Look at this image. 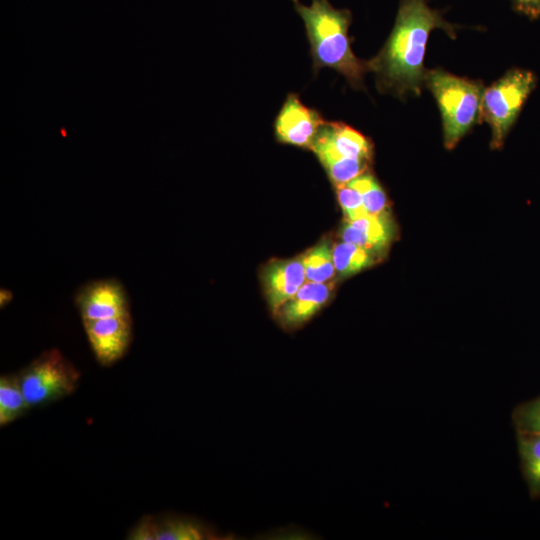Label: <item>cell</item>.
<instances>
[{
    "mask_svg": "<svg viewBox=\"0 0 540 540\" xmlns=\"http://www.w3.org/2000/svg\"><path fill=\"white\" fill-rule=\"evenodd\" d=\"M461 27L447 21L426 0H399L393 29L379 53L367 61L380 92L404 99L425 85L424 57L429 35L442 29L455 39Z\"/></svg>",
    "mask_w": 540,
    "mask_h": 540,
    "instance_id": "1",
    "label": "cell"
},
{
    "mask_svg": "<svg viewBox=\"0 0 540 540\" xmlns=\"http://www.w3.org/2000/svg\"><path fill=\"white\" fill-rule=\"evenodd\" d=\"M291 1L305 25L314 71L324 67L333 69L353 88L364 89L368 64L358 59L351 48L350 10L335 8L329 0H310L309 5Z\"/></svg>",
    "mask_w": 540,
    "mask_h": 540,
    "instance_id": "2",
    "label": "cell"
},
{
    "mask_svg": "<svg viewBox=\"0 0 540 540\" xmlns=\"http://www.w3.org/2000/svg\"><path fill=\"white\" fill-rule=\"evenodd\" d=\"M424 84L438 105L444 146L451 150L481 122L485 86L481 80L459 77L441 68L427 70Z\"/></svg>",
    "mask_w": 540,
    "mask_h": 540,
    "instance_id": "3",
    "label": "cell"
},
{
    "mask_svg": "<svg viewBox=\"0 0 540 540\" xmlns=\"http://www.w3.org/2000/svg\"><path fill=\"white\" fill-rule=\"evenodd\" d=\"M311 150L336 186L348 184L368 170L373 157L371 140L350 125L325 121Z\"/></svg>",
    "mask_w": 540,
    "mask_h": 540,
    "instance_id": "4",
    "label": "cell"
},
{
    "mask_svg": "<svg viewBox=\"0 0 540 540\" xmlns=\"http://www.w3.org/2000/svg\"><path fill=\"white\" fill-rule=\"evenodd\" d=\"M537 76L524 68H511L484 89L481 121L491 128V148L500 149L524 104L536 88Z\"/></svg>",
    "mask_w": 540,
    "mask_h": 540,
    "instance_id": "5",
    "label": "cell"
},
{
    "mask_svg": "<svg viewBox=\"0 0 540 540\" xmlns=\"http://www.w3.org/2000/svg\"><path fill=\"white\" fill-rule=\"evenodd\" d=\"M18 376L30 408L69 396L80 380L78 369L58 349L42 352Z\"/></svg>",
    "mask_w": 540,
    "mask_h": 540,
    "instance_id": "6",
    "label": "cell"
},
{
    "mask_svg": "<svg viewBox=\"0 0 540 540\" xmlns=\"http://www.w3.org/2000/svg\"><path fill=\"white\" fill-rule=\"evenodd\" d=\"M324 123L317 110L306 106L297 94L290 93L275 118L274 134L280 143L311 149Z\"/></svg>",
    "mask_w": 540,
    "mask_h": 540,
    "instance_id": "7",
    "label": "cell"
},
{
    "mask_svg": "<svg viewBox=\"0 0 540 540\" xmlns=\"http://www.w3.org/2000/svg\"><path fill=\"white\" fill-rule=\"evenodd\" d=\"M91 349L97 361L110 366L126 353L132 339L130 313L83 322Z\"/></svg>",
    "mask_w": 540,
    "mask_h": 540,
    "instance_id": "8",
    "label": "cell"
},
{
    "mask_svg": "<svg viewBox=\"0 0 540 540\" xmlns=\"http://www.w3.org/2000/svg\"><path fill=\"white\" fill-rule=\"evenodd\" d=\"M75 304L83 322L130 313L126 291L116 279L86 283L77 291Z\"/></svg>",
    "mask_w": 540,
    "mask_h": 540,
    "instance_id": "9",
    "label": "cell"
},
{
    "mask_svg": "<svg viewBox=\"0 0 540 540\" xmlns=\"http://www.w3.org/2000/svg\"><path fill=\"white\" fill-rule=\"evenodd\" d=\"M218 535L197 520L164 515L145 516L131 529L132 540H201L217 539Z\"/></svg>",
    "mask_w": 540,
    "mask_h": 540,
    "instance_id": "10",
    "label": "cell"
},
{
    "mask_svg": "<svg viewBox=\"0 0 540 540\" xmlns=\"http://www.w3.org/2000/svg\"><path fill=\"white\" fill-rule=\"evenodd\" d=\"M331 289L330 282L305 281L297 293L274 313L277 320L287 329L301 326L327 303Z\"/></svg>",
    "mask_w": 540,
    "mask_h": 540,
    "instance_id": "11",
    "label": "cell"
},
{
    "mask_svg": "<svg viewBox=\"0 0 540 540\" xmlns=\"http://www.w3.org/2000/svg\"><path fill=\"white\" fill-rule=\"evenodd\" d=\"M305 281L301 257L269 264L264 271L263 282L271 311L275 313L297 293Z\"/></svg>",
    "mask_w": 540,
    "mask_h": 540,
    "instance_id": "12",
    "label": "cell"
},
{
    "mask_svg": "<svg viewBox=\"0 0 540 540\" xmlns=\"http://www.w3.org/2000/svg\"><path fill=\"white\" fill-rule=\"evenodd\" d=\"M392 224L387 213L367 214L353 221H346L341 231L342 241L363 247L374 254L391 241Z\"/></svg>",
    "mask_w": 540,
    "mask_h": 540,
    "instance_id": "13",
    "label": "cell"
},
{
    "mask_svg": "<svg viewBox=\"0 0 540 540\" xmlns=\"http://www.w3.org/2000/svg\"><path fill=\"white\" fill-rule=\"evenodd\" d=\"M517 433L521 469L532 499L540 498V435Z\"/></svg>",
    "mask_w": 540,
    "mask_h": 540,
    "instance_id": "14",
    "label": "cell"
},
{
    "mask_svg": "<svg viewBox=\"0 0 540 540\" xmlns=\"http://www.w3.org/2000/svg\"><path fill=\"white\" fill-rule=\"evenodd\" d=\"M29 408L18 374L2 375L0 378V426L14 422Z\"/></svg>",
    "mask_w": 540,
    "mask_h": 540,
    "instance_id": "15",
    "label": "cell"
},
{
    "mask_svg": "<svg viewBox=\"0 0 540 540\" xmlns=\"http://www.w3.org/2000/svg\"><path fill=\"white\" fill-rule=\"evenodd\" d=\"M374 253L352 243L342 241L333 248L336 273L340 278L351 276L373 263Z\"/></svg>",
    "mask_w": 540,
    "mask_h": 540,
    "instance_id": "16",
    "label": "cell"
},
{
    "mask_svg": "<svg viewBox=\"0 0 540 540\" xmlns=\"http://www.w3.org/2000/svg\"><path fill=\"white\" fill-rule=\"evenodd\" d=\"M301 258L306 281L326 283L336 273L333 249L327 241L317 245Z\"/></svg>",
    "mask_w": 540,
    "mask_h": 540,
    "instance_id": "17",
    "label": "cell"
},
{
    "mask_svg": "<svg viewBox=\"0 0 540 540\" xmlns=\"http://www.w3.org/2000/svg\"><path fill=\"white\" fill-rule=\"evenodd\" d=\"M348 185L360 193L368 214L381 215L387 212L388 202L386 193L371 173L367 171L362 173L351 180Z\"/></svg>",
    "mask_w": 540,
    "mask_h": 540,
    "instance_id": "18",
    "label": "cell"
},
{
    "mask_svg": "<svg viewBox=\"0 0 540 540\" xmlns=\"http://www.w3.org/2000/svg\"><path fill=\"white\" fill-rule=\"evenodd\" d=\"M516 432L540 435V396L519 404L512 412Z\"/></svg>",
    "mask_w": 540,
    "mask_h": 540,
    "instance_id": "19",
    "label": "cell"
},
{
    "mask_svg": "<svg viewBox=\"0 0 540 540\" xmlns=\"http://www.w3.org/2000/svg\"><path fill=\"white\" fill-rule=\"evenodd\" d=\"M338 201L346 221H353L367 215L360 193L348 184L336 186Z\"/></svg>",
    "mask_w": 540,
    "mask_h": 540,
    "instance_id": "20",
    "label": "cell"
},
{
    "mask_svg": "<svg viewBox=\"0 0 540 540\" xmlns=\"http://www.w3.org/2000/svg\"><path fill=\"white\" fill-rule=\"evenodd\" d=\"M513 9L531 20L540 17V0H510Z\"/></svg>",
    "mask_w": 540,
    "mask_h": 540,
    "instance_id": "21",
    "label": "cell"
},
{
    "mask_svg": "<svg viewBox=\"0 0 540 540\" xmlns=\"http://www.w3.org/2000/svg\"><path fill=\"white\" fill-rule=\"evenodd\" d=\"M13 299V293L8 289H1L0 291V307L7 306Z\"/></svg>",
    "mask_w": 540,
    "mask_h": 540,
    "instance_id": "22",
    "label": "cell"
}]
</instances>
